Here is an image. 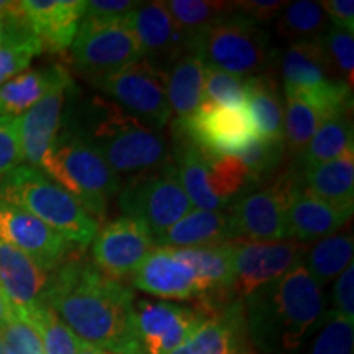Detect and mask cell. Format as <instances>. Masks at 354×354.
<instances>
[{
  "instance_id": "6da1fadb",
  "label": "cell",
  "mask_w": 354,
  "mask_h": 354,
  "mask_svg": "<svg viewBox=\"0 0 354 354\" xmlns=\"http://www.w3.org/2000/svg\"><path fill=\"white\" fill-rule=\"evenodd\" d=\"M44 304L82 342L110 354H140L135 328V294L82 256L51 272Z\"/></svg>"
},
{
  "instance_id": "7a4b0ae2",
  "label": "cell",
  "mask_w": 354,
  "mask_h": 354,
  "mask_svg": "<svg viewBox=\"0 0 354 354\" xmlns=\"http://www.w3.org/2000/svg\"><path fill=\"white\" fill-rule=\"evenodd\" d=\"M246 331L263 354H292L325 313V294L304 264L243 299Z\"/></svg>"
},
{
  "instance_id": "3957f363",
  "label": "cell",
  "mask_w": 354,
  "mask_h": 354,
  "mask_svg": "<svg viewBox=\"0 0 354 354\" xmlns=\"http://www.w3.org/2000/svg\"><path fill=\"white\" fill-rule=\"evenodd\" d=\"M68 130L91 145L120 177L131 179L171 162L161 131L102 97L84 102Z\"/></svg>"
},
{
  "instance_id": "277c9868",
  "label": "cell",
  "mask_w": 354,
  "mask_h": 354,
  "mask_svg": "<svg viewBox=\"0 0 354 354\" xmlns=\"http://www.w3.org/2000/svg\"><path fill=\"white\" fill-rule=\"evenodd\" d=\"M0 201L37 216L73 245L87 246L99 230L97 218L68 190L32 166L20 165L0 177Z\"/></svg>"
},
{
  "instance_id": "5b68a950",
  "label": "cell",
  "mask_w": 354,
  "mask_h": 354,
  "mask_svg": "<svg viewBox=\"0 0 354 354\" xmlns=\"http://www.w3.org/2000/svg\"><path fill=\"white\" fill-rule=\"evenodd\" d=\"M39 171L73 196L92 216L104 220L109 198L122 190V177L86 141L66 130L56 136Z\"/></svg>"
},
{
  "instance_id": "8992f818",
  "label": "cell",
  "mask_w": 354,
  "mask_h": 354,
  "mask_svg": "<svg viewBox=\"0 0 354 354\" xmlns=\"http://www.w3.org/2000/svg\"><path fill=\"white\" fill-rule=\"evenodd\" d=\"M176 172L185 196L198 210H227L238 194L251 187L246 167L236 156L203 151L183 133L172 130Z\"/></svg>"
},
{
  "instance_id": "52a82bcc",
  "label": "cell",
  "mask_w": 354,
  "mask_h": 354,
  "mask_svg": "<svg viewBox=\"0 0 354 354\" xmlns=\"http://www.w3.org/2000/svg\"><path fill=\"white\" fill-rule=\"evenodd\" d=\"M197 51L207 66L243 79L268 74L277 61V50L264 26L236 12L212 26Z\"/></svg>"
},
{
  "instance_id": "ba28073f",
  "label": "cell",
  "mask_w": 354,
  "mask_h": 354,
  "mask_svg": "<svg viewBox=\"0 0 354 354\" xmlns=\"http://www.w3.org/2000/svg\"><path fill=\"white\" fill-rule=\"evenodd\" d=\"M74 68L97 84L127 66L143 59L128 15L105 20H82L71 44Z\"/></svg>"
},
{
  "instance_id": "9c48e42d",
  "label": "cell",
  "mask_w": 354,
  "mask_h": 354,
  "mask_svg": "<svg viewBox=\"0 0 354 354\" xmlns=\"http://www.w3.org/2000/svg\"><path fill=\"white\" fill-rule=\"evenodd\" d=\"M123 216L138 220L153 238L194 209L177 177L174 162L128 179L118 196Z\"/></svg>"
},
{
  "instance_id": "30bf717a",
  "label": "cell",
  "mask_w": 354,
  "mask_h": 354,
  "mask_svg": "<svg viewBox=\"0 0 354 354\" xmlns=\"http://www.w3.org/2000/svg\"><path fill=\"white\" fill-rule=\"evenodd\" d=\"M284 91L304 97L325 115L353 105V88L331 73L320 39L290 43L281 59Z\"/></svg>"
},
{
  "instance_id": "8fae6325",
  "label": "cell",
  "mask_w": 354,
  "mask_h": 354,
  "mask_svg": "<svg viewBox=\"0 0 354 354\" xmlns=\"http://www.w3.org/2000/svg\"><path fill=\"white\" fill-rule=\"evenodd\" d=\"M94 86L153 130L161 131L169 122L172 112L167 100L166 71L148 59L136 61Z\"/></svg>"
},
{
  "instance_id": "7c38bea8",
  "label": "cell",
  "mask_w": 354,
  "mask_h": 354,
  "mask_svg": "<svg viewBox=\"0 0 354 354\" xmlns=\"http://www.w3.org/2000/svg\"><path fill=\"white\" fill-rule=\"evenodd\" d=\"M289 172L268 187H246L228 205L240 240L284 241L290 238L287 223Z\"/></svg>"
},
{
  "instance_id": "4fadbf2b",
  "label": "cell",
  "mask_w": 354,
  "mask_h": 354,
  "mask_svg": "<svg viewBox=\"0 0 354 354\" xmlns=\"http://www.w3.org/2000/svg\"><path fill=\"white\" fill-rule=\"evenodd\" d=\"M307 250L300 241H234V299L243 300L261 286L269 284L299 264H304Z\"/></svg>"
},
{
  "instance_id": "5bb4252c",
  "label": "cell",
  "mask_w": 354,
  "mask_h": 354,
  "mask_svg": "<svg viewBox=\"0 0 354 354\" xmlns=\"http://www.w3.org/2000/svg\"><path fill=\"white\" fill-rule=\"evenodd\" d=\"M210 313L172 302L135 300V328L140 354H169L187 342Z\"/></svg>"
},
{
  "instance_id": "9a60e30c",
  "label": "cell",
  "mask_w": 354,
  "mask_h": 354,
  "mask_svg": "<svg viewBox=\"0 0 354 354\" xmlns=\"http://www.w3.org/2000/svg\"><path fill=\"white\" fill-rule=\"evenodd\" d=\"M172 130L216 156H236L243 145L254 136L246 109H227L209 102H201L196 112L184 120H174Z\"/></svg>"
},
{
  "instance_id": "2e32d148",
  "label": "cell",
  "mask_w": 354,
  "mask_h": 354,
  "mask_svg": "<svg viewBox=\"0 0 354 354\" xmlns=\"http://www.w3.org/2000/svg\"><path fill=\"white\" fill-rule=\"evenodd\" d=\"M156 248L153 234L138 220L120 218L109 221L92 240V263L109 277L131 276Z\"/></svg>"
},
{
  "instance_id": "e0dca14e",
  "label": "cell",
  "mask_w": 354,
  "mask_h": 354,
  "mask_svg": "<svg viewBox=\"0 0 354 354\" xmlns=\"http://www.w3.org/2000/svg\"><path fill=\"white\" fill-rule=\"evenodd\" d=\"M0 241L53 272L74 254V245L28 212L0 201Z\"/></svg>"
},
{
  "instance_id": "ac0fdd59",
  "label": "cell",
  "mask_w": 354,
  "mask_h": 354,
  "mask_svg": "<svg viewBox=\"0 0 354 354\" xmlns=\"http://www.w3.org/2000/svg\"><path fill=\"white\" fill-rule=\"evenodd\" d=\"M131 284L154 297L198 300V305L205 302L207 295L196 271L166 246H156L146 256L131 274Z\"/></svg>"
},
{
  "instance_id": "d6986e66",
  "label": "cell",
  "mask_w": 354,
  "mask_h": 354,
  "mask_svg": "<svg viewBox=\"0 0 354 354\" xmlns=\"http://www.w3.org/2000/svg\"><path fill=\"white\" fill-rule=\"evenodd\" d=\"M169 354H254L243 300H233L212 312L187 342Z\"/></svg>"
},
{
  "instance_id": "ffe728a7",
  "label": "cell",
  "mask_w": 354,
  "mask_h": 354,
  "mask_svg": "<svg viewBox=\"0 0 354 354\" xmlns=\"http://www.w3.org/2000/svg\"><path fill=\"white\" fill-rule=\"evenodd\" d=\"M143 59L166 71L183 53L190 51L172 21L165 2H145L128 13Z\"/></svg>"
},
{
  "instance_id": "44dd1931",
  "label": "cell",
  "mask_w": 354,
  "mask_h": 354,
  "mask_svg": "<svg viewBox=\"0 0 354 354\" xmlns=\"http://www.w3.org/2000/svg\"><path fill=\"white\" fill-rule=\"evenodd\" d=\"M354 209H338L307 192L289 171L287 223L290 238L310 243L339 232L351 220Z\"/></svg>"
},
{
  "instance_id": "7402d4cb",
  "label": "cell",
  "mask_w": 354,
  "mask_h": 354,
  "mask_svg": "<svg viewBox=\"0 0 354 354\" xmlns=\"http://www.w3.org/2000/svg\"><path fill=\"white\" fill-rule=\"evenodd\" d=\"M21 8L43 51L69 50L82 21V0H25Z\"/></svg>"
},
{
  "instance_id": "603a6c76",
  "label": "cell",
  "mask_w": 354,
  "mask_h": 354,
  "mask_svg": "<svg viewBox=\"0 0 354 354\" xmlns=\"http://www.w3.org/2000/svg\"><path fill=\"white\" fill-rule=\"evenodd\" d=\"M51 272L21 253L20 250L0 241V292L19 312L44 304Z\"/></svg>"
},
{
  "instance_id": "cb8c5ba5",
  "label": "cell",
  "mask_w": 354,
  "mask_h": 354,
  "mask_svg": "<svg viewBox=\"0 0 354 354\" xmlns=\"http://www.w3.org/2000/svg\"><path fill=\"white\" fill-rule=\"evenodd\" d=\"M71 87L56 88L19 117L24 165L39 169L44 156L59 135L57 131L63 120L66 94Z\"/></svg>"
},
{
  "instance_id": "d4e9b609",
  "label": "cell",
  "mask_w": 354,
  "mask_h": 354,
  "mask_svg": "<svg viewBox=\"0 0 354 354\" xmlns=\"http://www.w3.org/2000/svg\"><path fill=\"white\" fill-rule=\"evenodd\" d=\"M240 240L228 210L192 209L177 223L154 238L156 246L197 248L225 245Z\"/></svg>"
},
{
  "instance_id": "484cf974",
  "label": "cell",
  "mask_w": 354,
  "mask_h": 354,
  "mask_svg": "<svg viewBox=\"0 0 354 354\" xmlns=\"http://www.w3.org/2000/svg\"><path fill=\"white\" fill-rule=\"evenodd\" d=\"M292 174L320 201L338 209H354V149L322 165H297Z\"/></svg>"
},
{
  "instance_id": "4316f807",
  "label": "cell",
  "mask_w": 354,
  "mask_h": 354,
  "mask_svg": "<svg viewBox=\"0 0 354 354\" xmlns=\"http://www.w3.org/2000/svg\"><path fill=\"white\" fill-rule=\"evenodd\" d=\"M71 86L73 77L63 64L24 71L0 86V117L19 118L53 91Z\"/></svg>"
},
{
  "instance_id": "83f0119b",
  "label": "cell",
  "mask_w": 354,
  "mask_h": 354,
  "mask_svg": "<svg viewBox=\"0 0 354 354\" xmlns=\"http://www.w3.org/2000/svg\"><path fill=\"white\" fill-rule=\"evenodd\" d=\"M205 61L197 50L185 51L166 69V91L176 120H184L202 102Z\"/></svg>"
},
{
  "instance_id": "f1b7e54d",
  "label": "cell",
  "mask_w": 354,
  "mask_h": 354,
  "mask_svg": "<svg viewBox=\"0 0 354 354\" xmlns=\"http://www.w3.org/2000/svg\"><path fill=\"white\" fill-rule=\"evenodd\" d=\"M246 112L259 138L284 141V105L269 73L246 79Z\"/></svg>"
},
{
  "instance_id": "f546056e",
  "label": "cell",
  "mask_w": 354,
  "mask_h": 354,
  "mask_svg": "<svg viewBox=\"0 0 354 354\" xmlns=\"http://www.w3.org/2000/svg\"><path fill=\"white\" fill-rule=\"evenodd\" d=\"M43 53L35 37L24 8L19 13L3 17V35L0 39V86L28 68L35 56Z\"/></svg>"
},
{
  "instance_id": "4dcf8cb0",
  "label": "cell",
  "mask_w": 354,
  "mask_h": 354,
  "mask_svg": "<svg viewBox=\"0 0 354 354\" xmlns=\"http://www.w3.org/2000/svg\"><path fill=\"white\" fill-rule=\"evenodd\" d=\"M353 149V120L349 105L322 118L315 135L310 140L297 165H322L342 158Z\"/></svg>"
},
{
  "instance_id": "1f68e13d",
  "label": "cell",
  "mask_w": 354,
  "mask_h": 354,
  "mask_svg": "<svg viewBox=\"0 0 354 354\" xmlns=\"http://www.w3.org/2000/svg\"><path fill=\"white\" fill-rule=\"evenodd\" d=\"M165 6L189 50H197L203 35L234 12V2L215 0H169Z\"/></svg>"
},
{
  "instance_id": "d6a6232c",
  "label": "cell",
  "mask_w": 354,
  "mask_h": 354,
  "mask_svg": "<svg viewBox=\"0 0 354 354\" xmlns=\"http://www.w3.org/2000/svg\"><path fill=\"white\" fill-rule=\"evenodd\" d=\"M353 232H336L320 238L307 250V271L318 286H326L353 264Z\"/></svg>"
},
{
  "instance_id": "836d02e7",
  "label": "cell",
  "mask_w": 354,
  "mask_h": 354,
  "mask_svg": "<svg viewBox=\"0 0 354 354\" xmlns=\"http://www.w3.org/2000/svg\"><path fill=\"white\" fill-rule=\"evenodd\" d=\"M331 21L320 2L297 0L287 3L277 17V35L290 43L315 41L328 32Z\"/></svg>"
},
{
  "instance_id": "e575fe53",
  "label": "cell",
  "mask_w": 354,
  "mask_h": 354,
  "mask_svg": "<svg viewBox=\"0 0 354 354\" xmlns=\"http://www.w3.org/2000/svg\"><path fill=\"white\" fill-rule=\"evenodd\" d=\"M286 92L284 107V145L286 151L295 161L302 158L310 140L320 125L323 113L304 97L290 91Z\"/></svg>"
},
{
  "instance_id": "d590c367",
  "label": "cell",
  "mask_w": 354,
  "mask_h": 354,
  "mask_svg": "<svg viewBox=\"0 0 354 354\" xmlns=\"http://www.w3.org/2000/svg\"><path fill=\"white\" fill-rule=\"evenodd\" d=\"M41 339L44 354H77L79 342L69 326L46 304H39L28 312H20Z\"/></svg>"
},
{
  "instance_id": "8d00e7d4",
  "label": "cell",
  "mask_w": 354,
  "mask_h": 354,
  "mask_svg": "<svg viewBox=\"0 0 354 354\" xmlns=\"http://www.w3.org/2000/svg\"><path fill=\"white\" fill-rule=\"evenodd\" d=\"M284 141H268L253 136L243 145V148L236 153V158L246 167L251 185H259L276 172L284 159Z\"/></svg>"
},
{
  "instance_id": "74e56055",
  "label": "cell",
  "mask_w": 354,
  "mask_h": 354,
  "mask_svg": "<svg viewBox=\"0 0 354 354\" xmlns=\"http://www.w3.org/2000/svg\"><path fill=\"white\" fill-rule=\"evenodd\" d=\"M315 336L307 354H353L354 353V322L331 310L323 313L315 326Z\"/></svg>"
},
{
  "instance_id": "f35d334b",
  "label": "cell",
  "mask_w": 354,
  "mask_h": 354,
  "mask_svg": "<svg viewBox=\"0 0 354 354\" xmlns=\"http://www.w3.org/2000/svg\"><path fill=\"white\" fill-rule=\"evenodd\" d=\"M323 55L333 76L353 88L354 81V35L331 25L320 38Z\"/></svg>"
},
{
  "instance_id": "ab89813d",
  "label": "cell",
  "mask_w": 354,
  "mask_h": 354,
  "mask_svg": "<svg viewBox=\"0 0 354 354\" xmlns=\"http://www.w3.org/2000/svg\"><path fill=\"white\" fill-rule=\"evenodd\" d=\"M202 102L227 109H246V79L207 66Z\"/></svg>"
},
{
  "instance_id": "60d3db41",
  "label": "cell",
  "mask_w": 354,
  "mask_h": 354,
  "mask_svg": "<svg viewBox=\"0 0 354 354\" xmlns=\"http://www.w3.org/2000/svg\"><path fill=\"white\" fill-rule=\"evenodd\" d=\"M0 339L10 354H44L37 330L13 307L0 326Z\"/></svg>"
},
{
  "instance_id": "b9f144b4",
  "label": "cell",
  "mask_w": 354,
  "mask_h": 354,
  "mask_svg": "<svg viewBox=\"0 0 354 354\" xmlns=\"http://www.w3.org/2000/svg\"><path fill=\"white\" fill-rule=\"evenodd\" d=\"M24 165L19 118L0 117V177Z\"/></svg>"
},
{
  "instance_id": "7bdbcfd3",
  "label": "cell",
  "mask_w": 354,
  "mask_h": 354,
  "mask_svg": "<svg viewBox=\"0 0 354 354\" xmlns=\"http://www.w3.org/2000/svg\"><path fill=\"white\" fill-rule=\"evenodd\" d=\"M287 3L289 2H282V0H245V2H234V12L264 26L277 20Z\"/></svg>"
},
{
  "instance_id": "ee69618b",
  "label": "cell",
  "mask_w": 354,
  "mask_h": 354,
  "mask_svg": "<svg viewBox=\"0 0 354 354\" xmlns=\"http://www.w3.org/2000/svg\"><path fill=\"white\" fill-rule=\"evenodd\" d=\"M141 2L131 0H87L84 2L82 20H105L125 17L135 10Z\"/></svg>"
},
{
  "instance_id": "f6af8a7d",
  "label": "cell",
  "mask_w": 354,
  "mask_h": 354,
  "mask_svg": "<svg viewBox=\"0 0 354 354\" xmlns=\"http://www.w3.org/2000/svg\"><path fill=\"white\" fill-rule=\"evenodd\" d=\"M335 312L354 322V266L349 264L344 271L336 277L333 287Z\"/></svg>"
},
{
  "instance_id": "bcb514c9",
  "label": "cell",
  "mask_w": 354,
  "mask_h": 354,
  "mask_svg": "<svg viewBox=\"0 0 354 354\" xmlns=\"http://www.w3.org/2000/svg\"><path fill=\"white\" fill-rule=\"evenodd\" d=\"M323 10L326 12L331 25L338 28L354 32V2L353 0H325L320 2Z\"/></svg>"
},
{
  "instance_id": "7dc6e473",
  "label": "cell",
  "mask_w": 354,
  "mask_h": 354,
  "mask_svg": "<svg viewBox=\"0 0 354 354\" xmlns=\"http://www.w3.org/2000/svg\"><path fill=\"white\" fill-rule=\"evenodd\" d=\"M21 10V2H10V0H0V17H8Z\"/></svg>"
},
{
  "instance_id": "c3c4849f",
  "label": "cell",
  "mask_w": 354,
  "mask_h": 354,
  "mask_svg": "<svg viewBox=\"0 0 354 354\" xmlns=\"http://www.w3.org/2000/svg\"><path fill=\"white\" fill-rule=\"evenodd\" d=\"M77 354H110V353H107V351H104V349L94 346V344L82 342V339H81V342H79Z\"/></svg>"
},
{
  "instance_id": "681fc988",
  "label": "cell",
  "mask_w": 354,
  "mask_h": 354,
  "mask_svg": "<svg viewBox=\"0 0 354 354\" xmlns=\"http://www.w3.org/2000/svg\"><path fill=\"white\" fill-rule=\"evenodd\" d=\"M12 312V305L8 300L6 299V295L0 292V326H2V323L6 322V318L8 317V313Z\"/></svg>"
},
{
  "instance_id": "f907efd6",
  "label": "cell",
  "mask_w": 354,
  "mask_h": 354,
  "mask_svg": "<svg viewBox=\"0 0 354 354\" xmlns=\"http://www.w3.org/2000/svg\"><path fill=\"white\" fill-rule=\"evenodd\" d=\"M0 354H10V353H8V349H7L6 344H3L2 339H0Z\"/></svg>"
},
{
  "instance_id": "816d5d0a",
  "label": "cell",
  "mask_w": 354,
  "mask_h": 354,
  "mask_svg": "<svg viewBox=\"0 0 354 354\" xmlns=\"http://www.w3.org/2000/svg\"><path fill=\"white\" fill-rule=\"evenodd\" d=\"M3 35V17H0V39H2Z\"/></svg>"
}]
</instances>
